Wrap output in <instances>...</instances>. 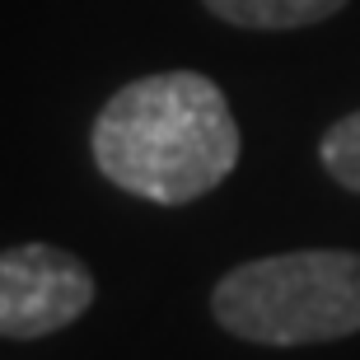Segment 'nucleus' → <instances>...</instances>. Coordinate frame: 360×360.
Returning a JSON list of instances; mask_svg holds the SVG:
<instances>
[{
	"label": "nucleus",
	"mask_w": 360,
	"mask_h": 360,
	"mask_svg": "<svg viewBox=\"0 0 360 360\" xmlns=\"http://www.w3.org/2000/svg\"><path fill=\"white\" fill-rule=\"evenodd\" d=\"M239 122L201 70H160L122 84L94 117V164L155 206H187L239 164Z\"/></svg>",
	"instance_id": "1"
},
{
	"label": "nucleus",
	"mask_w": 360,
	"mask_h": 360,
	"mask_svg": "<svg viewBox=\"0 0 360 360\" xmlns=\"http://www.w3.org/2000/svg\"><path fill=\"white\" fill-rule=\"evenodd\" d=\"M211 314L257 347H314L360 333V253L300 248L253 257L220 276Z\"/></svg>",
	"instance_id": "2"
},
{
	"label": "nucleus",
	"mask_w": 360,
	"mask_h": 360,
	"mask_svg": "<svg viewBox=\"0 0 360 360\" xmlns=\"http://www.w3.org/2000/svg\"><path fill=\"white\" fill-rule=\"evenodd\" d=\"M94 304V271L52 243H19L0 253V337L38 342Z\"/></svg>",
	"instance_id": "3"
},
{
	"label": "nucleus",
	"mask_w": 360,
	"mask_h": 360,
	"mask_svg": "<svg viewBox=\"0 0 360 360\" xmlns=\"http://www.w3.org/2000/svg\"><path fill=\"white\" fill-rule=\"evenodd\" d=\"M347 0H206V10L215 19H225L234 28H262V33H281V28H304L319 19H333Z\"/></svg>",
	"instance_id": "4"
},
{
	"label": "nucleus",
	"mask_w": 360,
	"mask_h": 360,
	"mask_svg": "<svg viewBox=\"0 0 360 360\" xmlns=\"http://www.w3.org/2000/svg\"><path fill=\"white\" fill-rule=\"evenodd\" d=\"M319 160H323V169L333 174V183L360 192V108L347 112V117H337L333 127L323 131Z\"/></svg>",
	"instance_id": "5"
}]
</instances>
